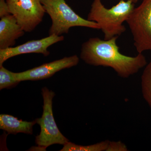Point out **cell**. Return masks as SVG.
Listing matches in <instances>:
<instances>
[{
    "instance_id": "9a60e30c",
    "label": "cell",
    "mask_w": 151,
    "mask_h": 151,
    "mask_svg": "<svg viewBox=\"0 0 151 151\" xmlns=\"http://www.w3.org/2000/svg\"><path fill=\"white\" fill-rule=\"evenodd\" d=\"M10 14L6 0H0V18Z\"/></svg>"
},
{
    "instance_id": "5b68a950",
    "label": "cell",
    "mask_w": 151,
    "mask_h": 151,
    "mask_svg": "<svg viewBox=\"0 0 151 151\" xmlns=\"http://www.w3.org/2000/svg\"><path fill=\"white\" fill-rule=\"evenodd\" d=\"M127 23L138 53L151 50V0H142L134 8Z\"/></svg>"
},
{
    "instance_id": "7c38bea8",
    "label": "cell",
    "mask_w": 151,
    "mask_h": 151,
    "mask_svg": "<svg viewBox=\"0 0 151 151\" xmlns=\"http://www.w3.org/2000/svg\"><path fill=\"white\" fill-rule=\"evenodd\" d=\"M142 94L151 111V62L146 65L141 78Z\"/></svg>"
},
{
    "instance_id": "5bb4252c",
    "label": "cell",
    "mask_w": 151,
    "mask_h": 151,
    "mask_svg": "<svg viewBox=\"0 0 151 151\" xmlns=\"http://www.w3.org/2000/svg\"><path fill=\"white\" fill-rule=\"evenodd\" d=\"M127 146L121 141H110L106 151H127Z\"/></svg>"
},
{
    "instance_id": "7a4b0ae2",
    "label": "cell",
    "mask_w": 151,
    "mask_h": 151,
    "mask_svg": "<svg viewBox=\"0 0 151 151\" xmlns=\"http://www.w3.org/2000/svg\"><path fill=\"white\" fill-rule=\"evenodd\" d=\"M135 8L130 0H121L110 9L106 8L101 0H93L87 19L97 23L108 40L122 35L126 30L124 23L127 22Z\"/></svg>"
},
{
    "instance_id": "3957f363",
    "label": "cell",
    "mask_w": 151,
    "mask_h": 151,
    "mask_svg": "<svg viewBox=\"0 0 151 151\" xmlns=\"http://www.w3.org/2000/svg\"><path fill=\"white\" fill-rule=\"evenodd\" d=\"M45 12L51 19L49 35L61 36L69 32L70 28L81 27L100 29L97 23L81 17L76 13L65 0H41Z\"/></svg>"
},
{
    "instance_id": "2e32d148",
    "label": "cell",
    "mask_w": 151,
    "mask_h": 151,
    "mask_svg": "<svg viewBox=\"0 0 151 151\" xmlns=\"http://www.w3.org/2000/svg\"><path fill=\"white\" fill-rule=\"evenodd\" d=\"M130 1H132L133 3H134V4H136V3L139 0H130Z\"/></svg>"
},
{
    "instance_id": "9c48e42d",
    "label": "cell",
    "mask_w": 151,
    "mask_h": 151,
    "mask_svg": "<svg viewBox=\"0 0 151 151\" xmlns=\"http://www.w3.org/2000/svg\"><path fill=\"white\" fill-rule=\"evenodd\" d=\"M24 30L12 14L1 18L0 20V49L12 47L16 41L24 34Z\"/></svg>"
},
{
    "instance_id": "6da1fadb",
    "label": "cell",
    "mask_w": 151,
    "mask_h": 151,
    "mask_svg": "<svg viewBox=\"0 0 151 151\" xmlns=\"http://www.w3.org/2000/svg\"><path fill=\"white\" fill-rule=\"evenodd\" d=\"M118 36L108 40L92 37L81 45L80 58L89 65L110 67L122 78H128L147 65L142 53L131 57L122 54L117 44Z\"/></svg>"
},
{
    "instance_id": "e0dca14e",
    "label": "cell",
    "mask_w": 151,
    "mask_h": 151,
    "mask_svg": "<svg viewBox=\"0 0 151 151\" xmlns=\"http://www.w3.org/2000/svg\"><path fill=\"white\" fill-rule=\"evenodd\" d=\"M150 51H151V50H150Z\"/></svg>"
},
{
    "instance_id": "52a82bcc",
    "label": "cell",
    "mask_w": 151,
    "mask_h": 151,
    "mask_svg": "<svg viewBox=\"0 0 151 151\" xmlns=\"http://www.w3.org/2000/svg\"><path fill=\"white\" fill-rule=\"evenodd\" d=\"M79 61V58L75 55L44 63L26 71L14 73V75L17 79L20 82L27 80H42L50 78L60 70L76 66Z\"/></svg>"
},
{
    "instance_id": "30bf717a",
    "label": "cell",
    "mask_w": 151,
    "mask_h": 151,
    "mask_svg": "<svg viewBox=\"0 0 151 151\" xmlns=\"http://www.w3.org/2000/svg\"><path fill=\"white\" fill-rule=\"evenodd\" d=\"M37 124L35 120L31 122L23 121L22 119L7 114L0 115V129L9 134H16L18 133L32 134L33 127Z\"/></svg>"
},
{
    "instance_id": "8fae6325",
    "label": "cell",
    "mask_w": 151,
    "mask_h": 151,
    "mask_svg": "<svg viewBox=\"0 0 151 151\" xmlns=\"http://www.w3.org/2000/svg\"><path fill=\"white\" fill-rule=\"evenodd\" d=\"M108 140L90 145L82 146L68 142L63 145L60 151H106L109 144Z\"/></svg>"
},
{
    "instance_id": "8992f818",
    "label": "cell",
    "mask_w": 151,
    "mask_h": 151,
    "mask_svg": "<svg viewBox=\"0 0 151 151\" xmlns=\"http://www.w3.org/2000/svg\"><path fill=\"white\" fill-rule=\"evenodd\" d=\"M11 14L25 32L33 31L43 20L45 11L41 0H6Z\"/></svg>"
},
{
    "instance_id": "277c9868",
    "label": "cell",
    "mask_w": 151,
    "mask_h": 151,
    "mask_svg": "<svg viewBox=\"0 0 151 151\" xmlns=\"http://www.w3.org/2000/svg\"><path fill=\"white\" fill-rule=\"evenodd\" d=\"M43 99V113L41 118L36 119L40 126V134L35 137V142L40 147L46 148L54 144L64 145L69 142L57 126L52 112V100L55 94L46 87L42 89Z\"/></svg>"
},
{
    "instance_id": "ba28073f",
    "label": "cell",
    "mask_w": 151,
    "mask_h": 151,
    "mask_svg": "<svg viewBox=\"0 0 151 151\" xmlns=\"http://www.w3.org/2000/svg\"><path fill=\"white\" fill-rule=\"evenodd\" d=\"M63 36L49 35L47 37L38 40L28 41L15 47L0 49V66L11 58L27 53H40L44 56L49 55L47 48L50 46L64 40Z\"/></svg>"
},
{
    "instance_id": "4fadbf2b",
    "label": "cell",
    "mask_w": 151,
    "mask_h": 151,
    "mask_svg": "<svg viewBox=\"0 0 151 151\" xmlns=\"http://www.w3.org/2000/svg\"><path fill=\"white\" fill-rule=\"evenodd\" d=\"M19 82L20 81L16 78L14 72L7 70L3 65L0 66V90L12 88Z\"/></svg>"
}]
</instances>
